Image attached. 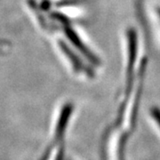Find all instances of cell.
Instances as JSON below:
<instances>
[{
    "label": "cell",
    "instance_id": "obj_3",
    "mask_svg": "<svg viewBox=\"0 0 160 160\" xmlns=\"http://www.w3.org/2000/svg\"><path fill=\"white\" fill-rule=\"evenodd\" d=\"M50 155H51V149H48L47 151L46 152V154L44 155V157H43V158L41 160H48L49 158V157H50Z\"/></svg>",
    "mask_w": 160,
    "mask_h": 160
},
{
    "label": "cell",
    "instance_id": "obj_1",
    "mask_svg": "<svg viewBox=\"0 0 160 160\" xmlns=\"http://www.w3.org/2000/svg\"><path fill=\"white\" fill-rule=\"evenodd\" d=\"M71 111H72L71 105H66L63 108L61 116H60V118H59L57 128H56V135H55L56 141H60L63 137V134H64V132L66 129V126L68 124V120H69Z\"/></svg>",
    "mask_w": 160,
    "mask_h": 160
},
{
    "label": "cell",
    "instance_id": "obj_2",
    "mask_svg": "<svg viewBox=\"0 0 160 160\" xmlns=\"http://www.w3.org/2000/svg\"><path fill=\"white\" fill-rule=\"evenodd\" d=\"M152 116L154 117L155 120L158 122V126H160V110L158 109H152Z\"/></svg>",
    "mask_w": 160,
    "mask_h": 160
}]
</instances>
